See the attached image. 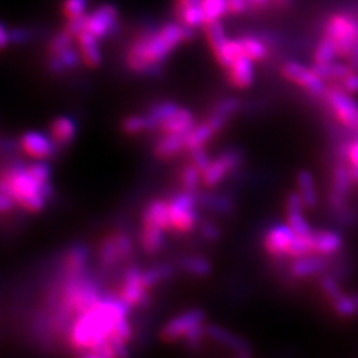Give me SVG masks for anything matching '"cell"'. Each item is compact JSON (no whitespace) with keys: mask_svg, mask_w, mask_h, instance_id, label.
I'll return each mask as SVG.
<instances>
[{"mask_svg":"<svg viewBox=\"0 0 358 358\" xmlns=\"http://www.w3.org/2000/svg\"><path fill=\"white\" fill-rule=\"evenodd\" d=\"M245 56L252 59L254 62H263L268 56V43L264 38L256 35H244L239 38Z\"/></svg>","mask_w":358,"mask_h":358,"instance_id":"f1b7e54d","label":"cell"},{"mask_svg":"<svg viewBox=\"0 0 358 358\" xmlns=\"http://www.w3.org/2000/svg\"><path fill=\"white\" fill-rule=\"evenodd\" d=\"M206 331H207V336L211 340H214L220 345L226 346L227 349L232 350L238 357H250L251 356V348L242 337L231 333L230 331H227L219 325H208Z\"/></svg>","mask_w":358,"mask_h":358,"instance_id":"5bb4252c","label":"cell"},{"mask_svg":"<svg viewBox=\"0 0 358 358\" xmlns=\"http://www.w3.org/2000/svg\"><path fill=\"white\" fill-rule=\"evenodd\" d=\"M334 310L343 317L358 315V294H341L332 301Z\"/></svg>","mask_w":358,"mask_h":358,"instance_id":"f35d334b","label":"cell"},{"mask_svg":"<svg viewBox=\"0 0 358 358\" xmlns=\"http://www.w3.org/2000/svg\"><path fill=\"white\" fill-rule=\"evenodd\" d=\"M176 20L192 29L205 27L202 0H176L174 1Z\"/></svg>","mask_w":358,"mask_h":358,"instance_id":"4fadbf2b","label":"cell"},{"mask_svg":"<svg viewBox=\"0 0 358 358\" xmlns=\"http://www.w3.org/2000/svg\"><path fill=\"white\" fill-rule=\"evenodd\" d=\"M174 268L170 264H159L155 266L153 268L143 269L142 271V282L143 285L146 287V289H152L157 284L165 282L169 278L173 276Z\"/></svg>","mask_w":358,"mask_h":358,"instance_id":"836d02e7","label":"cell"},{"mask_svg":"<svg viewBox=\"0 0 358 358\" xmlns=\"http://www.w3.org/2000/svg\"><path fill=\"white\" fill-rule=\"evenodd\" d=\"M287 223L296 232V235H309L312 234L310 226L303 211H287Z\"/></svg>","mask_w":358,"mask_h":358,"instance_id":"bcb514c9","label":"cell"},{"mask_svg":"<svg viewBox=\"0 0 358 358\" xmlns=\"http://www.w3.org/2000/svg\"><path fill=\"white\" fill-rule=\"evenodd\" d=\"M20 150L23 153L34 158V159H50L57 154L59 146L56 142L48 137L47 134L38 131V130H29L22 134L19 138Z\"/></svg>","mask_w":358,"mask_h":358,"instance_id":"30bf717a","label":"cell"},{"mask_svg":"<svg viewBox=\"0 0 358 358\" xmlns=\"http://www.w3.org/2000/svg\"><path fill=\"white\" fill-rule=\"evenodd\" d=\"M282 73L289 81H292L300 88L307 90L313 97L321 99L325 96L328 87L313 68L300 64L296 62H288L282 65Z\"/></svg>","mask_w":358,"mask_h":358,"instance_id":"8992f818","label":"cell"},{"mask_svg":"<svg viewBox=\"0 0 358 358\" xmlns=\"http://www.w3.org/2000/svg\"><path fill=\"white\" fill-rule=\"evenodd\" d=\"M239 101L234 97H227L220 100L219 103L215 105L213 113L207 118V122L214 128L215 131H220L222 129L224 128L226 122L229 121L231 115L236 113V110L239 109Z\"/></svg>","mask_w":358,"mask_h":358,"instance_id":"603a6c76","label":"cell"},{"mask_svg":"<svg viewBox=\"0 0 358 358\" xmlns=\"http://www.w3.org/2000/svg\"><path fill=\"white\" fill-rule=\"evenodd\" d=\"M142 223L158 226V227H161L162 230H165L166 232L173 231L167 202L161 201V199H154V201H152L143 210Z\"/></svg>","mask_w":358,"mask_h":358,"instance_id":"ac0fdd59","label":"cell"},{"mask_svg":"<svg viewBox=\"0 0 358 358\" xmlns=\"http://www.w3.org/2000/svg\"><path fill=\"white\" fill-rule=\"evenodd\" d=\"M27 170L38 183H45L51 180V165L44 159H35V162L27 165Z\"/></svg>","mask_w":358,"mask_h":358,"instance_id":"ee69618b","label":"cell"},{"mask_svg":"<svg viewBox=\"0 0 358 358\" xmlns=\"http://www.w3.org/2000/svg\"><path fill=\"white\" fill-rule=\"evenodd\" d=\"M343 247V238L334 231H320L315 234V254L333 255Z\"/></svg>","mask_w":358,"mask_h":358,"instance_id":"484cf974","label":"cell"},{"mask_svg":"<svg viewBox=\"0 0 358 358\" xmlns=\"http://www.w3.org/2000/svg\"><path fill=\"white\" fill-rule=\"evenodd\" d=\"M202 183V173L194 164L183 167L180 171V185L183 190L195 192Z\"/></svg>","mask_w":358,"mask_h":358,"instance_id":"60d3db41","label":"cell"},{"mask_svg":"<svg viewBox=\"0 0 358 358\" xmlns=\"http://www.w3.org/2000/svg\"><path fill=\"white\" fill-rule=\"evenodd\" d=\"M76 44V38L68 32L65 28L59 31L48 44V56L59 55L60 52L64 51L65 48Z\"/></svg>","mask_w":358,"mask_h":358,"instance_id":"b9f144b4","label":"cell"},{"mask_svg":"<svg viewBox=\"0 0 358 358\" xmlns=\"http://www.w3.org/2000/svg\"><path fill=\"white\" fill-rule=\"evenodd\" d=\"M99 260L101 263V266L105 268H115V266H118L120 263H122V259L120 255L118 247L115 243V235H109L103 242L100 243L99 247Z\"/></svg>","mask_w":358,"mask_h":358,"instance_id":"4dcf8cb0","label":"cell"},{"mask_svg":"<svg viewBox=\"0 0 358 358\" xmlns=\"http://www.w3.org/2000/svg\"><path fill=\"white\" fill-rule=\"evenodd\" d=\"M321 288H322L324 294H327L332 301L336 297H338L340 294H343L338 282H336L332 276H324L321 279Z\"/></svg>","mask_w":358,"mask_h":358,"instance_id":"816d5d0a","label":"cell"},{"mask_svg":"<svg viewBox=\"0 0 358 358\" xmlns=\"http://www.w3.org/2000/svg\"><path fill=\"white\" fill-rule=\"evenodd\" d=\"M195 127V120L190 110L178 108L177 112L161 125L162 134H187Z\"/></svg>","mask_w":358,"mask_h":358,"instance_id":"44dd1931","label":"cell"},{"mask_svg":"<svg viewBox=\"0 0 358 358\" xmlns=\"http://www.w3.org/2000/svg\"><path fill=\"white\" fill-rule=\"evenodd\" d=\"M194 29L179 22H167L161 27L145 28L130 43L125 62L130 71L143 76H155L171 53L187 40Z\"/></svg>","mask_w":358,"mask_h":358,"instance_id":"6da1fadb","label":"cell"},{"mask_svg":"<svg viewBox=\"0 0 358 358\" xmlns=\"http://www.w3.org/2000/svg\"><path fill=\"white\" fill-rule=\"evenodd\" d=\"M121 128L124 130V133H127L129 136H136L143 131H148L146 117L141 115H129L122 121Z\"/></svg>","mask_w":358,"mask_h":358,"instance_id":"f6af8a7d","label":"cell"},{"mask_svg":"<svg viewBox=\"0 0 358 358\" xmlns=\"http://www.w3.org/2000/svg\"><path fill=\"white\" fill-rule=\"evenodd\" d=\"M340 87L345 90L349 94H356L358 93V72L357 71H350L341 81Z\"/></svg>","mask_w":358,"mask_h":358,"instance_id":"f5cc1de1","label":"cell"},{"mask_svg":"<svg viewBox=\"0 0 358 358\" xmlns=\"http://www.w3.org/2000/svg\"><path fill=\"white\" fill-rule=\"evenodd\" d=\"M185 149V134H164L155 143L154 153L161 159H170Z\"/></svg>","mask_w":358,"mask_h":358,"instance_id":"cb8c5ba5","label":"cell"},{"mask_svg":"<svg viewBox=\"0 0 358 358\" xmlns=\"http://www.w3.org/2000/svg\"><path fill=\"white\" fill-rule=\"evenodd\" d=\"M28 32L26 29H11V40L15 44H20L28 40Z\"/></svg>","mask_w":358,"mask_h":358,"instance_id":"be15d7a7","label":"cell"},{"mask_svg":"<svg viewBox=\"0 0 358 358\" xmlns=\"http://www.w3.org/2000/svg\"><path fill=\"white\" fill-rule=\"evenodd\" d=\"M289 3H291V0H272V4H275L276 7H280V8L287 7Z\"/></svg>","mask_w":358,"mask_h":358,"instance_id":"03108f58","label":"cell"},{"mask_svg":"<svg viewBox=\"0 0 358 358\" xmlns=\"http://www.w3.org/2000/svg\"><path fill=\"white\" fill-rule=\"evenodd\" d=\"M120 23V13L118 8L110 4L105 3L94 8L93 11L87 13V22L85 29L90 31L92 35L100 40L109 38L115 29L118 28Z\"/></svg>","mask_w":358,"mask_h":358,"instance_id":"52a82bcc","label":"cell"},{"mask_svg":"<svg viewBox=\"0 0 358 358\" xmlns=\"http://www.w3.org/2000/svg\"><path fill=\"white\" fill-rule=\"evenodd\" d=\"M90 0H64L62 6V11L65 20L76 19L88 13Z\"/></svg>","mask_w":358,"mask_h":358,"instance_id":"7bdbcfd3","label":"cell"},{"mask_svg":"<svg viewBox=\"0 0 358 358\" xmlns=\"http://www.w3.org/2000/svg\"><path fill=\"white\" fill-rule=\"evenodd\" d=\"M206 38L208 41V45L211 48L213 53L220 50L230 38L227 36V32L224 29V27L222 24V22H214L210 24L205 26Z\"/></svg>","mask_w":358,"mask_h":358,"instance_id":"8d00e7d4","label":"cell"},{"mask_svg":"<svg viewBox=\"0 0 358 358\" xmlns=\"http://www.w3.org/2000/svg\"><path fill=\"white\" fill-rule=\"evenodd\" d=\"M348 59V64L353 69V71H357L358 72V41L352 47V50L348 53L346 56Z\"/></svg>","mask_w":358,"mask_h":358,"instance_id":"6125c7cd","label":"cell"},{"mask_svg":"<svg viewBox=\"0 0 358 358\" xmlns=\"http://www.w3.org/2000/svg\"><path fill=\"white\" fill-rule=\"evenodd\" d=\"M296 238L294 232L289 224H276L269 229L264 236V247L272 256H287L291 244Z\"/></svg>","mask_w":358,"mask_h":358,"instance_id":"7c38bea8","label":"cell"},{"mask_svg":"<svg viewBox=\"0 0 358 358\" xmlns=\"http://www.w3.org/2000/svg\"><path fill=\"white\" fill-rule=\"evenodd\" d=\"M13 43L11 29H8L3 23H0V51L7 48Z\"/></svg>","mask_w":358,"mask_h":358,"instance_id":"94428289","label":"cell"},{"mask_svg":"<svg viewBox=\"0 0 358 358\" xmlns=\"http://www.w3.org/2000/svg\"><path fill=\"white\" fill-rule=\"evenodd\" d=\"M231 84L239 90H245L252 85L255 80V62L242 55L227 68Z\"/></svg>","mask_w":358,"mask_h":358,"instance_id":"e0dca14e","label":"cell"},{"mask_svg":"<svg viewBox=\"0 0 358 358\" xmlns=\"http://www.w3.org/2000/svg\"><path fill=\"white\" fill-rule=\"evenodd\" d=\"M324 35L334 43L338 56L346 57L358 41V20L349 13H333L325 23Z\"/></svg>","mask_w":358,"mask_h":358,"instance_id":"3957f363","label":"cell"},{"mask_svg":"<svg viewBox=\"0 0 358 358\" xmlns=\"http://www.w3.org/2000/svg\"><path fill=\"white\" fill-rule=\"evenodd\" d=\"M15 206H16V202L11 195L0 192V214H7V213L13 211Z\"/></svg>","mask_w":358,"mask_h":358,"instance_id":"6f0895ef","label":"cell"},{"mask_svg":"<svg viewBox=\"0 0 358 358\" xmlns=\"http://www.w3.org/2000/svg\"><path fill=\"white\" fill-rule=\"evenodd\" d=\"M202 235L203 238L207 241H215L219 236V229H217L215 224L207 222L203 226H202Z\"/></svg>","mask_w":358,"mask_h":358,"instance_id":"680465c9","label":"cell"},{"mask_svg":"<svg viewBox=\"0 0 358 358\" xmlns=\"http://www.w3.org/2000/svg\"><path fill=\"white\" fill-rule=\"evenodd\" d=\"M337 57H340V56H338V51H337L334 43L328 36L324 35L315 50V55H313L315 64L333 63V62H336Z\"/></svg>","mask_w":358,"mask_h":358,"instance_id":"74e56055","label":"cell"},{"mask_svg":"<svg viewBox=\"0 0 358 358\" xmlns=\"http://www.w3.org/2000/svg\"><path fill=\"white\" fill-rule=\"evenodd\" d=\"M310 254H315V232L309 235H296L287 256L296 259Z\"/></svg>","mask_w":358,"mask_h":358,"instance_id":"ab89813d","label":"cell"},{"mask_svg":"<svg viewBox=\"0 0 358 358\" xmlns=\"http://www.w3.org/2000/svg\"><path fill=\"white\" fill-rule=\"evenodd\" d=\"M214 134H217V131L207 121L203 124L195 125L187 134H185L186 150L190 152L192 149L205 146L206 143L214 137Z\"/></svg>","mask_w":358,"mask_h":358,"instance_id":"83f0119b","label":"cell"},{"mask_svg":"<svg viewBox=\"0 0 358 358\" xmlns=\"http://www.w3.org/2000/svg\"><path fill=\"white\" fill-rule=\"evenodd\" d=\"M242 55H244L243 47L239 38H230L220 50L214 52L217 64L224 69H227Z\"/></svg>","mask_w":358,"mask_h":358,"instance_id":"1f68e13d","label":"cell"},{"mask_svg":"<svg viewBox=\"0 0 358 358\" xmlns=\"http://www.w3.org/2000/svg\"><path fill=\"white\" fill-rule=\"evenodd\" d=\"M353 179L349 167L338 165L333 171L332 206L334 208H343L345 202L346 194L352 187Z\"/></svg>","mask_w":358,"mask_h":358,"instance_id":"ffe728a7","label":"cell"},{"mask_svg":"<svg viewBox=\"0 0 358 358\" xmlns=\"http://www.w3.org/2000/svg\"><path fill=\"white\" fill-rule=\"evenodd\" d=\"M198 202L199 201L195 196V192H186V190L171 196L167 205H169L173 230L186 234L194 229L198 220V213H196Z\"/></svg>","mask_w":358,"mask_h":358,"instance_id":"277c9868","label":"cell"},{"mask_svg":"<svg viewBox=\"0 0 358 358\" xmlns=\"http://www.w3.org/2000/svg\"><path fill=\"white\" fill-rule=\"evenodd\" d=\"M17 149H20L19 141L15 142L11 138L0 140V153L13 154Z\"/></svg>","mask_w":358,"mask_h":358,"instance_id":"91938a15","label":"cell"},{"mask_svg":"<svg viewBox=\"0 0 358 358\" xmlns=\"http://www.w3.org/2000/svg\"><path fill=\"white\" fill-rule=\"evenodd\" d=\"M142 271L138 266L131 264L127 268L122 284L118 291V294L128 303L130 307H146L150 304V294L149 289L143 285L142 282Z\"/></svg>","mask_w":358,"mask_h":358,"instance_id":"ba28073f","label":"cell"},{"mask_svg":"<svg viewBox=\"0 0 358 358\" xmlns=\"http://www.w3.org/2000/svg\"><path fill=\"white\" fill-rule=\"evenodd\" d=\"M315 69V72L327 83V81H332V83H340L344 77L353 71L349 64H343V63H328V64H315L312 66Z\"/></svg>","mask_w":358,"mask_h":358,"instance_id":"d6a6232c","label":"cell"},{"mask_svg":"<svg viewBox=\"0 0 358 358\" xmlns=\"http://www.w3.org/2000/svg\"><path fill=\"white\" fill-rule=\"evenodd\" d=\"M178 108L177 103H171V101H164V103L153 105L145 115L146 122H148V131L161 128V125L166 121L169 117L174 115Z\"/></svg>","mask_w":358,"mask_h":358,"instance_id":"4316f807","label":"cell"},{"mask_svg":"<svg viewBox=\"0 0 358 358\" xmlns=\"http://www.w3.org/2000/svg\"><path fill=\"white\" fill-rule=\"evenodd\" d=\"M324 99L337 121L358 134V103L353 100L352 94L334 85L328 88Z\"/></svg>","mask_w":358,"mask_h":358,"instance_id":"5b68a950","label":"cell"},{"mask_svg":"<svg viewBox=\"0 0 358 358\" xmlns=\"http://www.w3.org/2000/svg\"><path fill=\"white\" fill-rule=\"evenodd\" d=\"M190 155H192V164L198 167L201 170V173H203L208 165L211 164V158L210 155L205 150V146L202 148H196L190 150Z\"/></svg>","mask_w":358,"mask_h":358,"instance_id":"f907efd6","label":"cell"},{"mask_svg":"<svg viewBox=\"0 0 358 358\" xmlns=\"http://www.w3.org/2000/svg\"><path fill=\"white\" fill-rule=\"evenodd\" d=\"M324 268H325V260L322 259V256L317 254L296 257L294 263L291 264L292 275L299 279H307L310 276H315L320 273Z\"/></svg>","mask_w":358,"mask_h":358,"instance_id":"7402d4cb","label":"cell"},{"mask_svg":"<svg viewBox=\"0 0 358 358\" xmlns=\"http://www.w3.org/2000/svg\"><path fill=\"white\" fill-rule=\"evenodd\" d=\"M205 322V312L201 309H189L171 319L161 331V338L165 343H176L185 338L192 328Z\"/></svg>","mask_w":358,"mask_h":358,"instance_id":"9c48e42d","label":"cell"},{"mask_svg":"<svg viewBox=\"0 0 358 358\" xmlns=\"http://www.w3.org/2000/svg\"><path fill=\"white\" fill-rule=\"evenodd\" d=\"M50 133L56 145L63 148L76 138L77 122L69 115H60L52 121Z\"/></svg>","mask_w":358,"mask_h":358,"instance_id":"d6986e66","label":"cell"},{"mask_svg":"<svg viewBox=\"0 0 358 358\" xmlns=\"http://www.w3.org/2000/svg\"><path fill=\"white\" fill-rule=\"evenodd\" d=\"M241 161L242 155L236 150H227L220 154L202 173V183L206 187H215L231 171L241 165Z\"/></svg>","mask_w":358,"mask_h":358,"instance_id":"8fae6325","label":"cell"},{"mask_svg":"<svg viewBox=\"0 0 358 358\" xmlns=\"http://www.w3.org/2000/svg\"><path fill=\"white\" fill-rule=\"evenodd\" d=\"M297 186H299V192L306 203L308 208H313L317 205L319 196H317V190H316V183L313 176L307 171L303 170L297 176Z\"/></svg>","mask_w":358,"mask_h":358,"instance_id":"f546056e","label":"cell"},{"mask_svg":"<svg viewBox=\"0 0 358 358\" xmlns=\"http://www.w3.org/2000/svg\"><path fill=\"white\" fill-rule=\"evenodd\" d=\"M100 43L101 40L92 35L87 29L77 35L76 44L83 59V64L90 68H97L101 65L103 51Z\"/></svg>","mask_w":358,"mask_h":358,"instance_id":"2e32d148","label":"cell"},{"mask_svg":"<svg viewBox=\"0 0 358 358\" xmlns=\"http://www.w3.org/2000/svg\"><path fill=\"white\" fill-rule=\"evenodd\" d=\"M202 11L206 24L220 22L226 15H229L227 0H202Z\"/></svg>","mask_w":358,"mask_h":358,"instance_id":"e575fe53","label":"cell"},{"mask_svg":"<svg viewBox=\"0 0 358 358\" xmlns=\"http://www.w3.org/2000/svg\"><path fill=\"white\" fill-rule=\"evenodd\" d=\"M90 251L88 245L84 243H76L71 245L65 252L64 278H73L87 273V264L90 260Z\"/></svg>","mask_w":358,"mask_h":358,"instance_id":"9a60e30c","label":"cell"},{"mask_svg":"<svg viewBox=\"0 0 358 358\" xmlns=\"http://www.w3.org/2000/svg\"><path fill=\"white\" fill-rule=\"evenodd\" d=\"M251 10H263L272 3V0H248Z\"/></svg>","mask_w":358,"mask_h":358,"instance_id":"e7e4bbea","label":"cell"},{"mask_svg":"<svg viewBox=\"0 0 358 358\" xmlns=\"http://www.w3.org/2000/svg\"><path fill=\"white\" fill-rule=\"evenodd\" d=\"M131 334H133V331H131V325L129 322V317H124V319L117 321L110 337H115L117 340L129 344L131 340Z\"/></svg>","mask_w":358,"mask_h":358,"instance_id":"681fc988","label":"cell"},{"mask_svg":"<svg viewBox=\"0 0 358 358\" xmlns=\"http://www.w3.org/2000/svg\"><path fill=\"white\" fill-rule=\"evenodd\" d=\"M202 205L210 208H214L220 213H226L231 208V202L222 195H211V194H203L201 195V199H198Z\"/></svg>","mask_w":358,"mask_h":358,"instance_id":"c3c4849f","label":"cell"},{"mask_svg":"<svg viewBox=\"0 0 358 358\" xmlns=\"http://www.w3.org/2000/svg\"><path fill=\"white\" fill-rule=\"evenodd\" d=\"M113 235H115V243L118 247L122 263L128 262L134 251V243H133L131 236L129 235L128 232H124V231H117V232H113Z\"/></svg>","mask_w":358,"mask_h":358,"instance_id":"7dc6e473","label":"cell"},{"mask_svg":"<svg viewBox=\"0 0 358 358\" xmlns=\"http://www.w3.org/2000/svg\"><path fill=\"white\" fill-rule=\"evenodd\" d=\"M165 232L158 226L145 224L142 223L141 234H140V243L145 252L155 254L162 250L165 244Z\"/></svg>","mask_w":358,"mask_h":358,"instance_id":"d4e9b609","label":"cell"},{"mask_svg":"<svg viewBox=\"0 0 358 358\" xmlns=\"http://www.w3.org/2000/svg\"><path fill=\"white\" fill-rule=\"evenodd\" d=\"M131 307L120 296L103 294L90 310L78 315L68 332L69 345L87 357L92 350L108 343L117 321L129 317Z\"/></svg>","mask_w":358,"mask_h":358,"instance_id":"7a4b0ae2","label":"cell"},{"mask_svg":"<svg viewBox=\"0 0 358 358\" xmlns=\"http://www.w3.org/2000/svg\"><path fill=\"white\" fill-rule=\"evenodd\" d=\"M345 153L350 166L358 167V138L348 145Z\"/></svg>","mask_w":358,"mask_h":358,"instance_id":"9f6ffc18","label":"cell"},{"mask_svg":"<svg viewBox=\"0 0 358 358\" xmlns=\"http://www.w3.org/2000/svg\"><path fill=\"white\" fill-rule=\"evenodd\" d=\"M306 203L300 192H291L287 198V211H303Z\"/></svg>","mask_w":358,"mask_h":358,"instance_id":"11a10c76","label":"cell"},{"mask_svg":"<svg viewBox=\"0 0 358 358\" xmlns=\"http://www.w3.org/2000/svg\"><path fill=\"white\" fill-rule=\"evenodd\" d=\"M227 7L230 15H242L251 10L248 0H227Z\"/></svg>","mask_w":358,"mask_h":358,"instance_id":"db71d44e","label":"cell"},{"mask_svg":"<svg viewBox=\"0 0 358 358\" xmlns=\"http://www.w3.org/2000/svg\"><path fill=\"white\" fill-rule=\"evenodd\" d=\"M180 266L187 273H192L196 278H205L211 273L213 269L211 263L202 256H186L180 262Z\"/></svg>","mask_w":358,"mask_h":358,"instance_id":"d590c367","label":"cell"}]
</instances>
